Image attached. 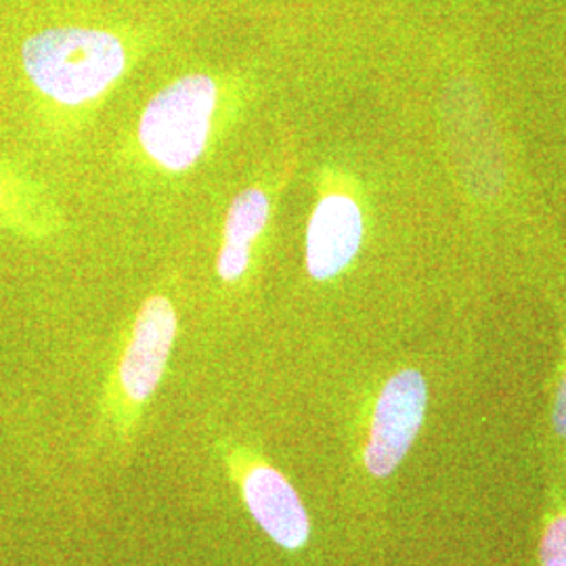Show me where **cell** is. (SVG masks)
I'll use <instances>...</instances> for the list:
<instances>
[{
	"label": "cell",
	"mask_w": 566,
	"mask_h": 566,
	"mask_svg": "<svg viewBox=\"0 0 566 566\" xmlns=\"http://www.w3.org/2000/svg\"><path fill=\"white\" fill-rule=\"evenodd\" d=\"M554 424H556V430L566 439V376L563 385H560V390H558V397H556Z\"/></svg>",
	"instance_id": "10"
},
{
	"label": "cell",
	"mask_w": 566,
	"mask_h": 566,
	"mask_svg": "<svg viewBox=\"0 0 566 566\" xmlns=\"http://www.w3.org/2000/svg\"><path fill=\"white\" fill-rule=\"evenodd\" d=\"M243 502L264 533L285 549H301L308 539V516L294 486L269 465L252 468L242 485Z\"/></svg>",
	"instance_id": "6"
},
{
	"label": "cell",
	"mask_w": 566,
	"mask_h": 566,
	"mask_svg": "<svg viewBox=\"0 0 566 566\" xmlns=\"http://www.w3.org/2000/svg\"><path fill=\"white\" fill-rule=\"evenodd\" d=\"M177 336V315L164 296L143 304L133 338L120 365V385L135 403L147 401L163 380L166 361Z\"/></svg>",
	"instance_id": "4"
},
{
	"label": "cell",
	"mask_w": 566,
	"mask_h": 566,
	"mask_svg": "<svg viewBox=\"0 0 566 566\" xmlns=\"http://www.w3.org/2000/svg\"><path fill=\"white\" fill-rule=\"evenodd\" d=\"M21 63L41 95L61 105H82L120 78L126 55L114 34L51 28L23 42Z\"/></svg>",
	"instance_id": "1"
},
{
	"label": "cell",
	"mask_w": 566,
	"mask_h": 566,
	"mask_svg": "<svg viewBox=\"0 0 566 566\" xmlns=\"http://www.w3.org/2000/svg\"><path fill=\"white\" fill-rule=\"evenodd\" d=\"M542 566H566V516L547 526L542 542Z\"/></svg>",
	"instance_id": "9"
},
{
	"label": "cell",
	"mask_w": 566,
	"mask_h": 566,
	"mask_svg": "<svg viewBox=\"0 0 566 566\" xmlns=\"http://www.w3.org/2000/svg\"><path fill=\"white\" fill-rule=\"evenodd\" d=\"M219 102L217 82L191 74L168 84L139 120V142L145 154L166 170L181 172L200 160Z\"/></svg>",
	"instance_id": "2"
},
{
	"label": "cell",
	"mask_w": 566,
	"mask_h": 566,
	"mask_svg": "<svg viewBox=\"0 0 566 566\" xmlns=\"http://www.w3.org/2000/svg\"><path fill=\"white\" fill-rule=\"evenodd\" d=\"M34 210L36 206L28 187L0 168V224L23 235H42V219Z\"/></svg>",
	"instance_id": "8"
},
{
	"label": "cell",
	"mask_w": 566,
	"mask_h": 566,
	"mask_svg": "<svg viewBox=\"0 0 566 566\" xmlns=\"http://www.w3.org/2000/svg\"><path fill=\"white\" fill-rule=\"evenodd\" d=\"M364 242L361 208L348 196H327L308 221L306 231V269L317 282L343 273L357 256Z\"/></svg>",
	"instance_id": "5"
},
{
	"label": "cell",
	"mask_w": 566,
	"mask_h": 566,
	"mask_svg": "<svg viewBox=\"0 0 566 566\" xmlns=\"http://www.w3.org/2000/svg\"><path fill=\"white\" fill-rule=\"evenodd\" d=\"M269 221V198L261 189H245L229 208L224 221V242L217 271L224 282L240 280L248 263L252 242L263 233Z\"/></svg>",
	"instance_id": "7"
},
{
	"label": "cell",
	"mask_w": 566,
	"mask_h": 566,
	"mask_svg": "<svg viewBox=\"0 0 566 566\" xmlns=\"http://www.w3.org/2000/svg\"><path fill=\"white\" fill-rule=\"evenodd\" d=\"M426 390L420 371L405 369L386 382L374 409L365 465L374 476H388L401 464L424 422Z\"/></svg>",
	"instance_id": "3"
}]
</instances>
